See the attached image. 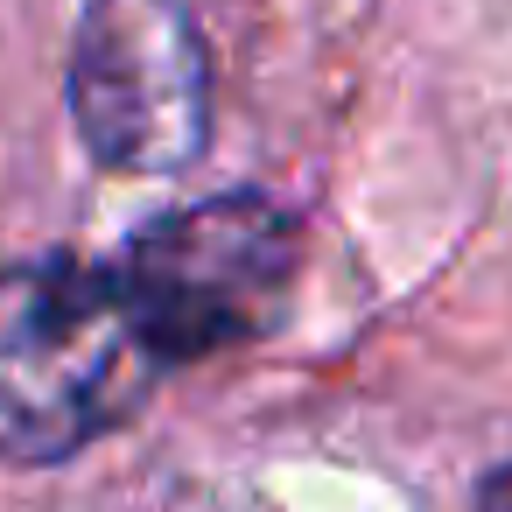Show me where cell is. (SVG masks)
I'll return each instance as SVG.
<instances>
[{
  "label": "cell",
  "mask_w": 512,
  "mask_h": 512,
  "mask_svg": "<svg viewBox=\"0 0 512 512\" xmlns=\"http://www.w3.org/2000/svg\"><path fill=\"white\" fill-rule=\"evenodd\" d=\"M169 365L141 337L120 267L99 260H15L0 267V456L71 463L113 435Z\"/></svg>",
  "instance_id": "obj_1"
},
{
  "label": "cell",
  "mask_w": 512,
  "mask_h": 512,
  "mask_svg": "<svg viewBox=\"0 0 512 512\" xmlns=\"http://www.w3.org/2000/svg\"><path fill=\"white\" fill-rule=\"evenodd\" d=\"M302 267V225L253 190L162 211L120 260V288L162 365H197L274 330Z\"/></svg>",
  "instance_id": "obj_2"
},
{
  "label": "cell",
  "mask_w": 512,
  "mask_h": 512,
  "mask_svg": "<svg viewBox=\"0 0 512 512\" xmlns=\"http://www.w3.org/2000/svg\"><path fill=\"white\" fill-rule=\"evenodd\" d=\"M64 99L113 176H176L211 141V50L190 0H85Z\"/></svg>",
  "instance_id": "obj_3"
},
{
  "label": "cell",
  "mask_w": 512,
  "mask_h": 512,
  "mask_svg": "<svg viewBox=\"0 0 512 512\" xmlns=\"http://www.w3.org/2000/svg\"><path fill=\"white\" fill-rule=\"evenodd\" d=\"M470 512H512V463H498L484 484H477V505Z\"/></svg>",
  "instance_id": "obj_4"
}]
</instances>
